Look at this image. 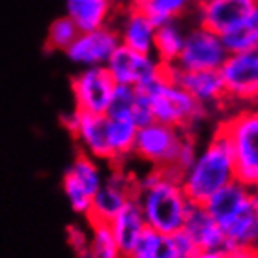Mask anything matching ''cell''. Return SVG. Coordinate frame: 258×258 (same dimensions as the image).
<instances>
[{"label": "cell", "mask_w": 258, "mask_h": 258, "mask_svg": "<svg viewBox=\"0 0 258 258\" xmlns=\"http://www.w3.org/2000/svg\"><path fill=\"white\" fill-rule=\"evenodd\" d=\"M135 200L146 226L161 234L180 232L191 208L180 176L157 168L137 180Z\"/></svg>", "instance_id": "6da1fadb"}, {"label": "cell", "mask_w": 258, "mask_h": 258, "mask_svg": "<svg viewBox=\"0 0 258 258\" xmlns=\"http://www.w3.org/2000/svg\"><path fill=\"white\" fill-rule=\"evenodd\" d=\"M236 180L234 159L225 135L215 129L212 141L197 154L193 165L181 176V185L193 204H204L213 193Z\"/></svg>", "instance_id": "7a4b0ae2"}, {"label": "cell", "mask_w": 258, "mask_h": 258, "mask_svg": "<svg viewBox=\"0 0 258 258\" xmlns=\"http://www.w3.org/2000/svg\"><path fill=\"white\" fill-rule=\"evenodd\" d=\"M137 90H141L146 96L155 122L191 131L195 123L200 122V118H204L206 114V107L193 99L170 77L168 66H163V71L157 77L139 86Z\"/></svg>", "instance_id": "3957f363"}, {"label": "cell", "mask_w": 258, "mask_h": 258, "mask_svg": "<svg viewBox=\"0 0 258 258\" xmlns=\"http://www.w3.org/2000/svg\"><path fill=\"white\" fill-rule=\"evenodd\" d=\"M232 154L236 180L249 187L258 185V114L256 110L243 109L219 123Z\"/></svg>", "instance_id": "277c9868"}, {"label": "cell", "mask_w": 258, "mask_h": 258, "mask_svg": "<svg viewBox=\"0 0 258 258\" xmlns=\"http://www.w3.org/2000/svg\"><path fill=\"white\" fill-rule=\"evenodd\" d=\"M187 133L189 131L152 120L150 123L139 127L135 141V155H139L152 168L172 170Z\"/></svg>", "instance_id": "5b68a950"}, {"label": "cell", "mask_w": 258, "mask_h": 258, "mask_svg": "<svg viewBox=\"0 0 258 258\" xmlns=\"http://www.w3.org/2000/svg\"><path fill=\"white\" fill-rule=\"evenodd\" d=\"M116 90V83L105 66L84 68L71 81V92L75 99V110L88 114L107 116Z\"/></svg>", "instance_id": "8992f818"}, {"label": "cell", "mask_w": 258, "mask_h": 258, "mask_svg": "<svg viewBox=\"0 0 258 258\" xmlns=\"http://www.w3.org/2000/svg\"><path fill=\"white\" fill-rule=\"evenodd\" d=\"M219 73L226 101L254 103L258 99V51L228 54Z\"/></svg>", "instance_id": "52a82bcc"}, {"label": "cell", "mask_w": 258, "mask_h": 258, "mask_svg": "<svg viewBox=\"0 0 258 258\" xmlns=\"http://www.w3.org/2000/svg\"><path fill=\"white\" fill-rule=\"evenodd\" d=\"M101 183H103V176L97 168L96 159L81 152L66 170L62 189H64L66 199L70 200L71 208L77 213L86 215Z\"/></svg>", "instance_id": "ba28073f"}, {"label": "cell", "mask_w": 258, "mask_h": 258, "mask_svg": "<svg viewBox=\"0 0 258 258\" xmlns=\"http://www.w3.org/2000/svg\"><path fill=\"white\" fill-rule=\"evenodd\" d=\"M228 51L219 34L197 26L185 36L180 58L174 64L178 70H219L225 64Z\"/></svg>", "instance_id": "9c48e42d"}, {"label": "cell", "mask_w": 258, "mask_h": 258, "mask_svg": "<svg viewBox=\"0 0 258 258\" xmlns=\"http://www.w3.org/2000/svg\"><path fill=\"white\" fill-rule=\"evenodd\" d=\"M137 178L123 172L122 168L116 167L114 172L103 180L101 187L97 191L96 199L92 202L90 210L86 213L88 223H109L129 200L135 199Z\"/></svg>", "instance_id": "30bf717a"}, {"label": "cell", "mask_w": 258, "mask_h": 258, "mask_svg": "<svg viewBox=\"0 0 258 258\" xmlns=\"http://www.w3.org/2000/svg\"><path fill=\"white\" fill-rule=\"evenodd\" d=\"M105 68L116 84L135 86V88L150 83L163 71V66L157 62L154 54H142L122 43L112 52Z\"/></svg>", "instance_id": "8fae6325"}, {"label": "cell", "mask_w": 258, "mask_h": 258, "mask_svg": "<svg viewBox=\"0 0 258 258\" xmlns=\"http://www.w3.org/2000/svg\"><path fill=\"white\" fill-rule=\"evenodd\" d=\"M62 122L64 127L81 144L83 154L90 155L92 159L110 161V150L107 142V116L73 110L71 114L62 118Z\"/></svg>", "instance_id": "7c38bea8"}, {"label": "cell", "mask_w": 258, "mask_h": 258, "mask_svg": "<svg viewBox=\"0 0 258 258\" xmlns=\"http://www.w3.org/2000/svg\"><path fill=\"white\" fill-rule=\"evenodd\" d=\"M118 45H120V36L116 30H112L109 26H101L96 30L79 34L77 39L66 51V54L79 66L97 68L109 62Z\"/></svg>", "instance_id": "4fadbf2b"}, {"label": "cell", "mask_w": 258, "mask_h": 258, "mask_svg": "<svg viewBox=\"0 0 258 258\" xmlns=\"http://www.w3.org/2000/svg\"><path fill=\"white\" fill-rule=\"evenodd\" d=\"M168 71L170 77L200 105L208 107L226 101L219 70H178L174 66H168Z\"/></svg>", "instance_id": "5bb4252c"}, {"label": "cell", "mask_w": 258, "mask_h": 258, "mask_svg": "<svg viewBox=\"0 0 258 258\" xmlns=\"http://www.w3.org/2000/svg\"><path fill=\"white\" fill-rule=\"evenodd\" d=\"M256 200V191L254 187H249L241 181L234 180L221 187L217 193H213L210 199L204 202V208L212 215L219 226L226 225L228 221L238 217L241 212L251 208Z\"/></svg>", "instance_id": "9a60e30c"}, {"label": "cell", "mask_w": 258, "mask_h": 258, "mask_svg": "<svg viewBox=\"0 0 258 258\" xmlns=\"http://www.w3.org/2000/svg\"><path fill=\"white\" fill-rule=\"evenodd\" d=\"M258 0H208L199 6L200 26L223 36L245 19Z\"/></svg>", "instance_id": "2e32d148"}, {"label": "cell", "mask_w": 258, "mask_h": 258, "mask_svg": "<svg viewBox=\"0 0 258 258\" xmlns=\"http://www.w3.org/2000/svg\"><path fill=\"white\" fill-rule=\"evenodd\" d=\"M181 230L193 239L199 251H228L225 234L221 230V226L215 223V219L208 213L204 204L191 202Z\"/></svg>", "instance_id": "e0dca14e"}, {"label": "cell", "mask_w": 258, "mask_h": 258, "mask_svg": "<svg viewBox=\"0 0 258 258\" xmlns=\"http://www.w3.org/2000/svg\"><path fill=\"white\" fill-rule=\"evenodd\" d=\"M110 226V230L114 234L120 251L123 252V256L127 258L131 251L135 249L139 243V239L142 238V234L146 232V221L142 217V212L137 200H129L127 204L120 210V212L107 223Z\"/></svg>", "instance_id": "ac0fdd59"}, {"label": "cell", "mask_w": 258, "mask_h": 258, "mask_svg": "<svg viewBox=\"0 0 258 258\" xmlns=\"http://www.w3.org/2000/svg\"><path fill=\"white\" fill-rule=\"evenodd\" d=\"M155 28L157 26L144 13L127 8L122 23V30L118 32L120 43L137 52H142V54H154Z\"/></svg>", "instance_id": "d6986e66"}, {"label": "cell", "mask_w": 258, "mask_h": 258, "mask_svg": "<svg viewBox=\"0 0 258 258\" xmlns=\"http://www.w3.org/2000/svg\"><path fill=\"white\" fill-rule=\"evenodd\" d=\"M139 125L129 116H107V142L110 150V163L120 167L131 154H135V141Z\"/></svg>", "instance_id": "ffe728a7"}, {"label": "cell", "mask_w": 258, "mask_h": 258, "mask_svg": "<svg viewBox=\"0 0 258 258\" xmlns=\"http://www.w3.org/2000/svg\"><path fill=\"white\" fill-rule=\"evenodd\" d=\"M66 10L79 32H88L107 26L112 15V0H68Z\"/></svg>", "instance_id": "44dd1931"}, {"label": "cell", "mask_w": 258, "mask_h": 258, "mask_svg": "<svg viewBox=\"0 0 258 258\" xmlns=\"http://www.w3.org/2000/svg\"><path fill=\"white\" fill-rule=\"evenodd\" d=\"M185 36L176 25V21L159 25L155 28L154 39V56L161 66H174L180 58V52L183 49Z\"/></svg>", "instance_id": "7402d4cb"}, {"label": "cell", "mask_w": 258, "mask_h": 258, "mask_svg": "<svg viewBox=\"0 0 258 258\" xmlns=\"http://www.w3.org/2000/svg\"><path fill=\"white\" fill-rule=\"evenodd\" d=\"M228 54L254 51L258 47V2L245 19L221 36Z\"/></svg>", "instance_id": "603a6c76"}, {"label": "cell", "mask_w": 258, "mask_h": 258, "mask_svg": "<svg viewBox=\"0 0 258 258\" xmlns=\"http://www.w3.org/2000/svg\"><path fill=\"white\" fill-rule=\"evenodd\" d=\"M191 4L193 0H129V8L144 13L155 26L176 21Z\"/></svg>", "instance_id": "cb8c5ba5"}, {"label": "cell", "mask_w": 258, "mask_h": 258, "mask_svg": "<svg viewBox=\"0 0 258 258\" xmlns=\"http://www.w3.org/2000/svg\"><path fill=\"white\" fill-rule=\"evenodd\" d=\"M127 258H181V254L178 252L172 234H161L146 228Z\"/></svg>", "instance_id": "d4e9b609"}, {"label": "cell", "mask_w": 258, "mask_h": 258, "mask_svg": "<svg viewBox=\"0 0 258 258\" xmlns=\"http://www.w3.org/2000/svg\"><path fill=\"white\" fill-rule=\"evenodd\" d=\"M90 226L92 234L88 258H125L107 223H94Z\"/></svg>", "instance_id": "484cf974"}, {"label": "cell", "mask_w": 258, "mask_h": 258, "mask_svg": "<svg viewBox=\"0 0 258 258\" xmlns=\"http://www.w3.org/2000/svg\"><path fill=\"white\" fill-rule=\"evenodd\" d=\"M79 28L75 26V23L64 15L54 19L49 26V32H47L45 47L49 51H68L70 45L77 39Z\"/></svg>", "instance_id": "4316f807"}, {"label": "cell", "mask_w": 258, "mask_h": 258, "mask_svg": "<svg viewBox=\"0 0 258 258\" xmlns=\"http://www.w3.org/2000/svg\"><path fill=\"white\" fill-rule=\"evenodd\" d=\"M68 243L71 249L77 252L79 258H88L90 251V236H86L83 230H79L77 226H70L68 228Z\"/></svg>", "instance_id": "83f0119b"}, {"label": "cell", "mask_w": 258, "mask_h": 258, "mask_svg": "<svg viewBox=\"0 0 258 258\" xmlns=\"http://www.w3.org/2000/svg\"><path fill=\"white\" fill-rule=\"evenodd\" d=\"M230 258H258V247H239L228 251Z\"/></svg>", "instance_id": "f1b7e54d"}, {"label": "cell", "mask_w": 258, "mask_h": 258, "mask_svg": "<svg viewBox=\"0 0 258 258\" xmlns=\"http://www.w3.org/2000/svg\"><path fill=\"white\" fill-rule=\"evenodd\" d=\"M195 258H230L228 251H199Z\"/></svg>", "instance_id": "f546056e"}, {"label": "cell", "mask_w": 258, "mask_h": 258, "mask_svg": "<svg viewBox=\"0 0 258 258\" xmlns=\"http://www.w3.org/2000/svg\"><path fill=\"white\" fill-rule=\"evenodd\" d=\"M256 191V189H254ZM256 228H258V193H256Z\"/></svg>", "instance_id": "4dcf8cb0"}, {"label": "cell", "mask_w": 258, "mask_h": 258, "mask_svg": "<svg viewBox=\"0 0 258 258\" xmlns=\"http://www.w3.org/2000/svg\"><path fill=\"white\" fill-rule=\"evenodd\" d=\"M197 6H200V4H204V2H208V0H193Z\"/></svg>", "instance_id": "1f68e13d"}, {"label": "cell", "mask_w": 258, "mask_h": 258, "mask_svg": "<svg viewBox=\"0 0 258 258\" xmlns=\"http://www.w3.org/2000/svg\"><path fill=\"white\" fill-rule=\"evenodd\" d=\"M252 109L256 110V114H258V99H256V101H254V103H252Z\"/></svg>", "instance_id": "d6a6232c"}, {"label": "cell", "mask_w": 258, "mask_h": 258, "mask_svg": "<svg viewBox=\"0 0 258 258\" xmlns=\"http://www.w3.org/2000/svg\"><path fill=\"white\" fill-rule=\"evenodd\" d=\"M254 189H256V193H258V185H256V187H254Z\"/></svg>", "instance_id": "836d02e7"}, {"label": "cell", "mask_w": 258, "mask_h": 258, "mask_svg": "<svg viewBox=\"0 0 258 258\" xmlns=\"http://www.w3.org/2000/svg\"><path fill=\"white\" fill-rule=\"evenodd\" d=\"M254 51H258V47H256V49H254Z\"/></svg>", "instance_id": "e575fe53"}]
</instances>
